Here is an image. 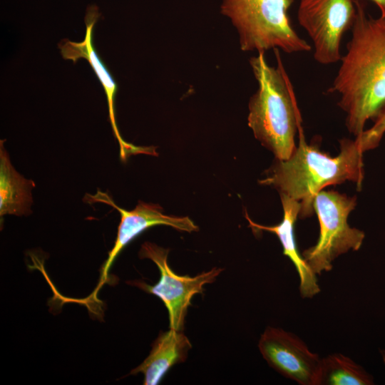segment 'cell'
Returning a JSON list of instances; mask_svg holds the SVG:
<instances>
[{"label":"cell","instance_id":"15","mask_svg":"<svg viewBox=\"0 0 385 385\" xmlns=\"http://www.w3.org/2000/svg\"><path fill=\"white\" fill-rule=\"evenodd\" d=\"M385 133V107L375 120L374 125L368 130H364L355 140L365 152L376 148Z\"/></svg>","mask_w":385,"mask_h":385},{"label":"cell","instance_id":"12","mask_svg":"<svg viewBox=\"0 0 385 385\" xmlns=\"http://www.w3.org/2000/svg\"><path fill=\"white\" fill-rule=\"evenodd\" d=\"M191 347L183 331L169 329L158 336L149 355L130 374H143L145 385L158 384L173 366L186 360Z\"/></svg>","mask_w":385,"mask_h":385},{"label":"cell","instance_id":"1","mask_svg":"<svg viewBox=\"0 0 385 385\" xmlns=\"http://www.w3.org/2000/svg\"><path fill=\"white\" fill-rule=\"evenodd\" d=\"M354 3L351 39L328 91L339 95L346 127L356 137L385 107V16L374 18L363 1Z\"/></svg>","mask_w":385,"mask_h":385},{"label":"cell","instance_id":"9","mask_svg":"<svg viewBox=\"0 0 385 385\" xmlns=\"http://www.w3.org/2000/svg\"><path fill=\"white\" fill-rule=\"evenodd\" d=\"M88 202H102L112 206L120 214V222L113 247L108 253L101 270L99 283L94 291V296L106 283L108 272L114 260L122 250L145 230L156 225L170 226L178 231L192 232L198 231V227L188 217L168 215L157 204L139 201L132 210H126L116 205L112 198L105 192L98 190L93 195L86 194Z\"/></svg>","mask_w":385,"mask_h":385},{"label":"cell","instance_id":"6","mask_svg":"<svg viewBox=\"0 0 385 385\" xmlns=\"http://www.w3.org/2000/svg\"><path fill=\"white\" fill-rule=\"evenodd\" d=\"M168 249L152 242H144L140 249L139 256L142 259H149L156 265L160 274L159 281L153 285L142 281L129 283L159 297L168 310L170 329L183 331L192 298L196 294H202L203 287L214 282L222 269L213 267L194 277L179 275L168 265Z\"/></svg>","mask_w":385,"mask_h":385},{"label":"cell","instance_id":"2","mask_svg":"<svg viewBox=\"0 0 385 385\" xmlns=\"http://www.w3.org/2000/svg\"><path fill=\"white\" fill-rule=\"evenodd\" d=\"M299 144L287 160L275 159L259 183L275 188L300 202L299 217L314 212L315 195L325 187L346 181L355 183L358 189L364 178V151L355 140L343 138L340 151L334 157L305 142L302 128L298 131Z\"/></svg>","mask_w":385,"mask_h":385},{"label":"cell","instance_id":"7","mask_svg":"<svg viewBox=\"0 0 385 385\" xmlns=\"http://www.w3.org/2000/svg\"><path fill=\"white\" fill-rule=\"evenodd\" d=\"M356 16L354 0H300L297 19L314 46V58L323 65L337 63L340 44Z\"/></svg>","mask_w":385,"mask_h":385},{"label":"cell","instance_id":"3","mask_svg":"<svg viewBox=\"0 0 385 385\" xmlns=\"http://www.w3.org/2000/svg\"><path fill=\"white\" fill-rule=\"evenodd\" d=\"M274 51L276 66L267 63L265 52L249 60L258 88L249 101L247 121L261 144L276 159L284 160L296 148L295 135L302 127V117L279 51Z\"/></svg>","mask_w":385,"mask_h":385},{"label":"cell","instance_id":"10","mask_svg":"<svg viewBox=\"0 0 385 385\" xmlns=\"http://www.w3.org/2000/svg\"><path fill=\"white\" fill-rule=\"evenodd\" d=\"M98 16L99 14L96 7L89 8L85 18L86 29L84 40L81 42H73L68 39H63L58 46L64 59L71 60L74 63L80 58L86 59L99 79L107 97L109 118L113 133L118 142L120 156L121 160L125 161L131 155H148L150 149L149 147L135 146L125 142L119 133L114 111V99L118 86L101 59L98 56L92 44L93 30Z\"/></svg>","mask_w":385,"mask_h":385},{"label":"cell","instance_id":"5","mask_svg":"<svg viewBox=\"0 0 385 385\" xmlns=\"http://www.w3.org/2000/svg\"><path fill=\"white\" fill-rule=\"evenodd\" d=\"M356 205L355 196L334 190H322L315 195L313 208L319 223V236L317 243L302 255L315 274L330 271L336 258L361 247L364 232L348 223V217Z\"/></svg>","mask_w":385,"mask_h":385},{"label":"cell","instance_id":"11","mask_svg":"<svg viewBox=\"0 0 385 385\" xmlns=\"http://www.w3.org/2000/svg\"><path fill=\"white\" fill-rule=\"evenodd\" d=\"M279 195L283 208V218L280 223L273 226H265L254 222L247 215L246 218L252 230L268 231L277 235L282 246L283 255L292 261L298 273L301 297L312 298L320 292V287L317 274L299 253L294 234V224L299 215L301 205L299 201L287 195Z\"/></svg>","mask_w":385,"mask_h":385},{"label":"cell","instance_id":"16","mask_svg":"<svg viewBox=\"0 0 385 385\" xmlns=\"http://www.w3.org/2000/svg\"><path fill=\"white\" fill-rule=\"evenodd\" d=\"M375 4L377 5L380 11L381 16H385V0H371Z\"/></svg>","mask_w":385,"mask_h":385},{"label":"cell","instance_id":"14","mask_svg":"<svg viewBox=\"0 0 385 385\" xmlns=\"http://www.w3.org/2000/svg\"><path fill=\"white\" fill-rule=\"evenodd\" d=\"M371 385L373 377L359 364L340 353L322 359L320 385Z\"/></svg>","mask_w":385,"mask_h":385},{"label":"cell","instance_id":"4","mask_svg":"<svg viewBox=\"0 0 385 385\" xmlns=\"http://www.w3.org/2000/svg\"><path fill=\"white\" fill-rule=\"evenodd\" d=\"M292 3L293 0H222L220 11L235 27L243 51H309L312 46L297 34L288 16Z\"/></svg>","mask_w":385,"mask_h":385},{"label":"cell","instance_id":"8","mask_svg":"<svg viewBox=\"0 0 385 385\" xmlns=\"http://www.w3.org/2000/svg\"><path fill=\"white\" fill-rule=\"evenodd\" d=\"M258 348L269 366L284 377L300 385H320L322 358L293 333L268 327Z\"/></svg>","mask_w":385,"mask_h":385},{"label":"cell","instance_id":"13","mask_svg":"<svg viewBox=\"0 0 385 385\" xmlns=\"http://www.w3.org/2000/svg\"><path fill=\"white\" fill-rule=\"evenodd\" d=\"M35 183L19 174L11 165L9 155L0 142V217L31 213L32 189Z\"/></svg>","mask_w":385,"mask_h":385}]
</instances>
